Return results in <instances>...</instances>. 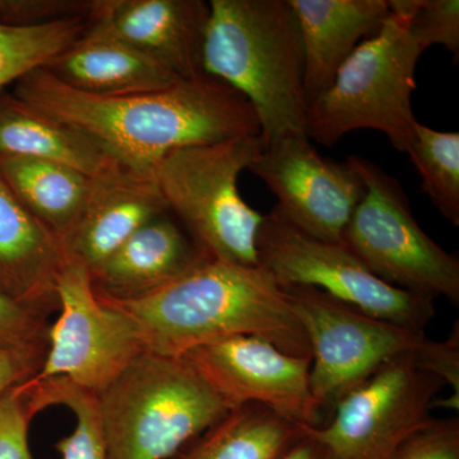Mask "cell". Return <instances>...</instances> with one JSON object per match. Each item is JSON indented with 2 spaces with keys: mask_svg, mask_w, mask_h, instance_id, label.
Returning a JSON list of instances; mask_svg holds the SVG:
<instances>
[{
  "mask_svg": "<svg viewBox=\"0 0 459 459\" xmlns=\"http://www.w3.org/2000/svg\"><path fill=\"white\" fill-rule=\"evenodd\" d=\"M100 0H0V25L32 27L68 18H91Z\"/></svg>",
  "mask_w": 459,
  "mask_h": 459,
  "instance_id": "27",
  "label": "cell"
},
{
  "mask_svg": "<svg viewBox=\"0 0 459 459\" xmlns=\"http://www.w3.org/2000/svg\"><path fill=\"white\" fill-rule=\"evenodd\" d=\"M48 346L0 352V395L40 373Z\"/></svg>",
  "mask_w": 459,
  "mask_h": 459,
  "instance_id": "32",
  "label": "cell"
},
{
  "mask_svg": "<svg viewBox=\"0 0 459 459\" xmlns=\"http://www.w3.org/2000/svg\"><path fill=\"white\" fill-rule=\"evenodd\" d=\"M304 48V93L307 108L333 83L337 72L362 39L380 31L388 0H290Z\"/></svg>",
  "mask_w": 459,
  "mask_h": 459,
  "instance_id": "19",
  "label": "cell"
},
{
  "mask_svg": "<svg viewBox=\"0 0 459 459\" xmlns=\"http://www.w3.org/2000/svg\"><path fill=\"white\" fill-rule=\"evenodd\" d=\"M107 301L137 322L147 352L155 355L179 359L222 338L255 336L290 355L312 358L285 290L261 265L204 258L144 298Z\"/></svg>",
  "mask_w": 459,
  "mask_h": 459,
  "instance_id": "2",
  "label": "cell"
},
{
  "mask_svg": "<svg viewBox=\"0 0 459 459\" xmlns=\"http://www.w3.org/2000/svg\"><path fill=\"white\" fill-rule=\"evenodd\" d=\"M65 244L21 204L0 174V295L50 316L59 310Z\"/></svg>",
  "mask_w": 459,
  "mask_h": 459,
  "instance_id": "16",
  "label": "cell"
},
{
  "mask_svg": "<svg viewBox=\"0 0 459 459\" xmlns=\"http://www.w3.org/2000/svg\"><path fill=\"white\" fill-rule=\"evenodd\" d=\"M261 135L172 151L153 175L169 212L208 258L256 267L263 217L241 197L238 177L262 152Z\"/></svg>",
  "mask_w": 459,
  "mask_h": 459,
  "instance_id": "6",
  "label": "cell"
},
{
  "mask_svg": "<svg viewBox=\"0 0 459 459\" xmlns=\"http://www.w3.org/2000/svg\"><path fill=\"white\" fill-rule=\"evenodd\" d=\"M247 170L276 195L274 210L320 240L340 243L364 198V181L349 162L320 156L307 135H285L265 144Z\"/></svg>",
  "mask_w": 459,
  "mask_h": 459,
  "instance_id": "13",
  "label": "cell"
},
{
  "mask_svg": "<svg viewBox=\"0 0 459 459\" xmlns=\"http://www.w3.org/2000/svg\"><path fill=\"white\" fill-rule=\"evenodd\" d=\"M208 258L170 212L144 223L91 274L100 298L137 300Z\"/></svg>",
  "mask_w": 459,
  "mask_h": 459,
  "instance_id": "18",
  "label": "cell"
},
{
  "mask_svg": "<svg viewBox=\"0 0 459 459\" xmlns=\"http://www.w3.org/2000/svg\"><path fill=\"white\" fill-rule=\"evenodd\" d=\"M424 51L410 35L407 18L389 9L380 31L359 44L332 86L307 108V138L333 146L347 133L371 129L407 152L419 122L412 95Z\"/></svg>",
  "mask_w": 459,
  "mask_h": 459,
  "instance_id": "5",
  "label": "cell"
},
{
  "mask_svg": "<svg viewBox=\"0 0 459 459\" xmlns=\"http://www.w3.org/2000/svg\"><path fill=\"white\" fill-rule=\"evenodd\" d=\"M263 270L281 287L312 286L377 318L425 332L434 301L377 279L342 241L320 240L296 228L276 210L264 214L256 237Z\"/></svg>",
  "mask_w": 459,
  "mask_h": 459,
  "instance_id": "8",
  "label": "cell"
},
{
  "mask_svg": "<svg viewBox=\"0 0 459 459\" xmlns=\"http://www.w3.org/2000/svg\"><path fill=\"white\" fill-rule=\"evenodd\" d=\"M364 181V198L342 235V243L374 274L395 289L459 305V259L424 231L400 181L360 156H350Z\"/></svg>",
  "mask_w": 459,
  "mask_h": 459,
  "instance_id": "7",
  "label": "cell"
},
{
  "mask_svg": "<svg viewBox=\"0 0 459 459\" xmlns=\"http://www.w3.org/2000/svg\"><path fill=\"white\" fill-rule=\"evenodd\" d=\"M231 409L261 404L299 427L323 425L310 385V356L290 355L255 336L205 343L183 356Z\"/></svg>",
  "mask_w": 459,
  "mask_h": 459,
  "instance_id": "12",
  "label": "cell"
},
{
  "mask_svg": "<svg viewBox=\"0 0 459 459\" xmlns=\"http://www.w3.org/2000/svg\"><path fill=\"white\" fill-rule=\"evenodd\" d=\"M406 153L421 177L422 192L443 217L459 226V133L418 122Z\"/></svg>",
  "mask_w": 459,
  "mask_h": 459,
  "instance_id": "25",
  "label": "cell"
},
{
  "mask_svg": "<svg viewBox=\"0 0 459 459\" xmlns=\"http://www.w3.org/2000/svg\"><path fill=\"white\" fill-rule=\"evenodd\" d=\"M0 174L21 204L60 238L80 219L95 183L69 166L32 157L0 156Z\"/></svg>",
  "mask_w": 459,
  "mask_h": 459,
  "instance_id": "21",
  "label": "cell"
},
{
  "mask_svg": "<svg viewBox=\"0 0 459 459\" xmlns=\"http://www.w3.org/2000/svg\"><path fill=\"white\" fill-rule=\"evenodd\" d=\"M204 72L255 108L263 144L307 135L304 48L290 0H211Z\"/></svg>",
  "mask_w": 459,
  "mask_h": 459,
  "instance_id": "3",
  "label": "cell"
},
{
  "mask_svg": "<svg viewBox=\"0 0 459 459\" xmlns=\"http://www.w3.org/2000/svg\"><path fill=\"white\" fill-rule=\"evenodd\" d=\"M281 459H329L327 453L316 440L304 434V437L286 452Z\"/></svg>",
  "mask_w": 459,
  "mask_h": 459,
  "instance_id": "33",
  "label": "cell"
},
{
  "mask_svg": "<svg viewBox=\"0 0 459 459\" xmlns=\"http://www.w3.org/2000/svg\"><path fill=\"white\" fill-rule=\"evenodd\" d=\"M444 386L413 353L398 356L344 394L327 422L304 428V434L329 459H394L431 421Z\"/></svg>",
  "mask_w": 459,
  "mask_h": 459,
  "instance_id": "10",
  "label": "cell"
},
{
  "mask_svg": "<svg viewBox=\"0 0 459 459\" xmlns=\"http://www.w3.org/2000/svg\"><path fill=\"white\" fill-rule=\"evenodd\" d=\"M165 212L155 175L117 162L95 178L80 219L62 238L66 258L92 274L144 223Z\"/></svg>",
  "mask_w": 459,
  "mask_h": 459,
  "instance_id": "14",
  "label": "cell"
},
{
  "mask_svg": "<svg viewBox=\"0 0 459 459\" xmlns=\"http://www.w3.org/2000/svg\"><path fill=\"white\" fill-rule=\"evenodd\" d=\"M303 437V427L267 407L243 404L169 459H281Z\"/></svg>",
  "mask_w": 459,
  "mask_h": 459,
  "instance_id": "22",
  "label": "cell"
},
{
  "mask_svg": "<svg viewBox=\"0 0 459 459\" xmlns=\"http://www.w3.org/2000/svg\"><path fill=\"white\" fill-rule=\"evenodd\" d=\"M49 316L0 295V352L49 344Z\"/></svg>",
  "mask_w": 459,
  "mask_h": 459,
  "instance_id": "28",
  "label": "cell"
},
{
  "mask_svg": "<svg viewBox=\"0 0 459 459\" xmlns=\"http://www.w3.org/2000/svg\"><path fill=\"white\" fill-rule=\"evenodd\" d=\"M20 386L35 415L50 406H65L74 413V430L54 446L62 459H107L95 395L62 377H32Z\"/></svg>",
  "mask_w": 459,
  "mask_h": 459,
  "instance_id": "23",
  "label": "cell"
},
{
  "mask_svg": "<svg viewBox=\"0 0 459 459\" xmlns=\"http://www.w3.org/2000/svg\"><path fill=\"white\" fill-rule=\"evenodd\" d=\"M90 18L75 17L47 25H0V91L44 68L84 32Z\"/></svg>",
  "mask_w": 459,
  "mask_h": 459,
  "instance_id": "24",
  "label": "cell"
},
{
  "mask_svg": "<svg viewBox=\"0 0 459 459\" xmlns=\"http://www.w3.org/2000/svg\"><path fill=\"white\" fill-rule=\"evenodd\" d=\"M20 385L0 395V459H32L29 428L35 413Z\"/></svg>",
  "mask_w": 459,
  "mask_h": 459,
  "instance_id": "30",
  "label": "cell"
},
{
  "mask_svg": "<svg viewBox=\"0 0 459 459\" xmlns=\"http://www.w3.org/2000/svg\"><path fill=\"white\" fill-rule=\"evenodd\" d=\"M394 459H459V419H431Z\"/></svg>",
  "mask_w": 459,
  "mask_h": 459,
  "instance_id": "31",
  "label": "cell"
},
{
  "mask_svg": "<svg viewBox=\"0 0 459 459\" xmlns=\"http://www.w3.org/2000/svg\"><path fill=\"white\" fill-rule=\"evenodd\" d=\"M56 291L59 316L50 325L47 358L33 379L62 377L98 395L147 352L140 325L96 295L90 272L80 263L66 261Z\"/></svg>",
  "mask_w": 459,
  "mask_h": 459,
  "instance_id": "11",
  "label": "cell"
},
{
  "mask_svg": "<svg viewBox=\"0 0 459 459\" xmlns=\"http://www.w3.org/2000/svg\"><path fill=\"white\" fill-rule=\"evenodd\" d=\"M0 156L48 160L91 178L119 162L83 133L36 114L5 90L0 91Z\"/></svg>",
  "mask_w": 459,
  "mask_h": 459,
  "instance_id": "20",
  "label": "cell"
},
{
  "mask_svg": "<svg viewBox=\"0 0 459 459\" xmlns=\"http://www.w3.org/2000/svg\"><path fill=\"white\" fill-rule=\"evenodd\" d=\"M95 400L107 459H169L231 410L186 359L151 352Z\"/></svg>",
  "mask_w": 459,
  "mask_h": 459,
  "instance_id": "4",
  "label": "cell"
},
{
  "mask_svg": "<svg viewBox=\"0 0 459 459\" xmlns=\"http://www.w3.org/2000/svg\"><path fill=\"white\" fill-rule=\"evenodd\" d=\"M12 93L30 110L83 133L120 164L147 174L179 148L261 135L247 98L207 74L153 92L96 96L39 68L14 83Z\"/></svg>",
  "mask_w": 459,
  "mask_h": 459,
  "instance_id": "1",
  "label": "cell"
},
{
  "mask_svg": "<svg viewBox=\"0 0 459 459\" xmlns=\"http://www.w3.org/2000/svg\"><path fill=\"white\" fill-rule=\"evenodd\" d=\"M312 352L310 385L325 419L338 401L398 356L418 352L425 332L394 325L312 286H287Z\"/></svg>",
  "mask_w": 459,
  "mask_h": 459,
  "instance_id": "9",
  "label": "cell"
},
{
  "mask_svg": "<svg viewBox=\"0 0 459 459\" xmlns=\"http://www.w3.org/2000/svg\"><path fill=\"white\" fill-rule=\"evenodd\" d=\"M416 364L433 374L452 388L448 398H437L435 407L459 409V325H453L451 334L444 341H425L418 352L413 353Z\"/></svg>",
  "mask_w": 459,
  "mask_h": 459,
  "instance_id": "29",
  "label": "cell"
},
{
  "mask_svg": "<svg viewBox=\"0 0 459 459\" xmlns=\"http://www.w3.org/2000/svg\"><path fill=\"white\" fill-rule=\"evenodd\" d=\"M388 4L407 18L410 35L422 49L442 45L458 62V0H388Z\"/></svg>",
  "mask_w": 459,
  "mask_h": 459,
  "instance_id": "26",
  "label": "cell"
},
{
  "mask_svg": "<svg viewBox=\"0 0 459 459\" xmlns=\"http://www.w3.org/2000/svg\"><path fill=\"white\" fill-rule=\"evenodd\" d=\"M44 69L71 89L96 96L153 92L181 81L114 31L104 13V0L82 35Z\"/></svg>",
  "mask_w": 459,
  "mask_h": 459,
  "instance_id": "15",
  "label": "cell"
},
{
  "mask_svg": "<svg viewBox=\"0 0 459 459\" xmlns=\"http://www.w3.org/2000/svg\"><path fill=\"white\" fill-rule=\"evenodd\" d=\"M104 13L124 41L181 80L204 74L210 2L104 0Z\"/></svg>",
  "mask_w": 459,
  "mask_h": 459,
  "instance_id": "17",
  "label": "cell"
}]
</instances>
